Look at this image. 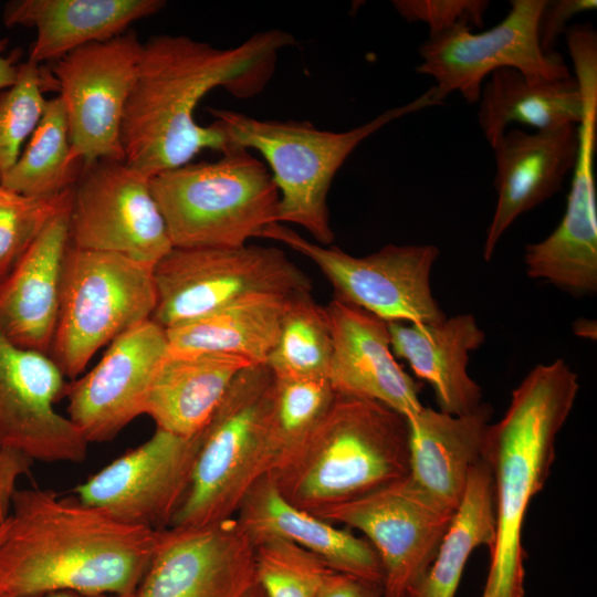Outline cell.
Masks as SVG:
<instances>
[{"mask_svg":"<svg viewBox=\"0 0 597 597\" xmlns=\"http://www.w3.org/2000/svg\"><path fill=\"white\" fill-rule=\"evenodd\" d=\"M287 32H260L219 49L186 35H155L143 43L121 130L124 161L147 178L191 163L205 149L222 153L227 140L212 123H197L198 103L222 86L238 97L261 92Z\"/></svg>","mask_w":597,"mask_h":597,"instance_id":"cell-1","label":"cell"},{"mask_svg":"<svg viewBox=\"0 0 597 597\" xmlns=\"http://www.w3.org/2000/svg\"><path fill=\"white\" fill-rule=\"evenodd\" d=\"M159 533L53 490L18 489L0 545V597H133Z\"/></svg>","mask_w":597,"mask_h":597,"instance_id":"cell-2","label":"cell"},{"mask_svg":"<svg viewBox=\"0 0 597 597\" xmlns=\"http://www.w3.org/2000/svg\"><path fill=\"white\" fill-rule=\"evenodd\" d=\"M579 389L563 359L535 366L513 390L503 418L490 425L484 457L494 480L496 535L482 597H524L522 528L544 486L556 438Z\"/></svg>","mask_w":597,"mask_h":597,"instance_id":"cell-3","label":"cell"},{"mask_svg":"<svg viewBox=\"0 0 597 597\" xmlns=\"http://www.w3.org/2000/svg\"><path fill=\"white\" fill-rule=\"evenodd\" d=\"M269 474L287 502L318 516L409 474L408 420L380 402L336 394L307 439Z\"/></svg>","mask_w":597,"mask_h":597,"instance_id":"cell-4","label":"cell"},{"mask_svg":"<svg viewBox=\"0 0 597 597\" xmlns=\"http://www.w3.org/2000/svg\"><path fill=\"white\" fill-rule=\"evenodd\" d=\"M434 105L439 103L431 87L412 102L345 132L318 129L308 122L258 119L227 109L209 108V113L226 137V149H253L265 159L279 190L276 223L297 224L318 244L331 245L334 232L327 195L338 169L381 127Z\"/></svg>","mask_w":597,"mask_h":597,"instance_id":"cell-5","label":"cell"},{"mask_svg":"<svg viewBox=\"0 0 597 597\" xmlns=\"http://www.w3.org/2000/svg\"><path fill=\"white\" fill-rule=\"evenodd\" d=\"M188 163L150 179L174 248H233L276 223L279 190L250 150Z\"/></svg>","mask_w":597,"mask_h":597,"instance_id":"cell-6","label":"cell"},{"mask_svg":"<svg viewBox=\"0 0 597 597\" xmlns=\"http://www.w3.org/2000/svg\"><path fill=\"white\" fill-rule=\"evenodd\" d=\"M275 377L265 364L243 368L202 429L185 499L169 527L233 517L248 491L274 468L269 418Z\"/></svg>","mask_w":597,"mask_h":597,"instance_id":"cell-7","label":"cell"},{"mask_svg":"<svg viewBox=\"0 0 597 597\" xmlns=\"http://www.w3.org/2000/svg\"><path fill=\"white\" fill-rule=\"evenodd\" d=\"M154 266L70 244L50 356L76 379L103 346L150 320L157 293Z\"/></svg>","mask_w":597,"mask_h":597,"instance_id":"cell-8","label":"cell"},{"mask_svg":"<svg viewBox=\"0 0 597 597\" xmlns=\"http://www.w3.org/2000/svg\"><path fill=\"white\" fill-rule=\"evenodd\" d=\"M151 320L168 328L241 298L311 292L310 279L275 247L172 248L153 269Z\"/></svg>","mask_w":597,"mask_h":597,"instance_id":"cell-9","label":"cell"},{"mask_svg":"<svg viewBox=\"0 0 597 597\" xmlns=\"http://www.w3.org/2000/svg\"><path fill=\"white\" fill-rule=\"evenodd\" d=\"M261 238L282 242L308 258L333 285L335 296L385 322L436 323L446 318L432 295L430 272L439 250L432 244H387L362 258L335 245L311 242L281 223Z\"/></svg>","mask_w":597,"mask_h":597,"instance_id":"cell-10","label":"cell"},{"mask_svg":"<svg viewBox=\"0 0 597 597\" xmlns=\"http://www.w3.org/2000/svg\"><path fill=\"white\" fill-rule=\"evenodd\" d=\"M546 0H512L506 17L495 27L474 33L459 24L429 36L419 48L420 74L433 77L434 100L441 104L458 92L469 103L479 101L484 80L494 71L511 67L533 81L564 80L570 75L558 52L545 53L537 23Z\"/></svg>","mask_w":597,"mask_h":597,"instance_id":"cell-11","label":"cell"},{"mask_svg":"<svg viewBox=\"0 0 597 597\" xmlns=\"http://www.w3.org/2000/svg\"><path fill=\"white\" fill-rule=\"evenodd\" d=\"M143 42L134 30L80 48L54 62L70 129L72 157L83 167L124 160L121 130Z\"/></svg>","mask_w":597,"mask_h":597,"instance_id":"cell-12","label":"cell"},{"mask_svg":"<svg viewBox=\"0 0 597 597\" xmlns=\"http://www.w3.org/2000/svg\"><path fill=\"white\" fill-rule=\"evenodd\" d=\"M70 244L150 266L174 248L150 179L111 159L82 169L72 193Z\"/></svg>","mask_w":597,"mask_h":597,"instance_id":"cell-13","label":"cell"},{"mask_svg":"<svg viewBox=\"0 0 597 597\" xmlns=\"http://www.w3.org/2000/svg\"><path fill=\"white\" fill-rule=\"evenodd\" d=\"M454 512L407 475L318 517L362 532L381 563L383 597H401L427 573Z\"/></svg>","mask_w":597,"mask_h":597,"instance_id":"cell-14","label":"cell"},{"mask_svg":"<svg viewBox=\"0 0 597 597\" xmlns=\"http://www.w3.org/2000/svg\"><path fill=\"white\" fill-rule=\"evenodd\" d=\"M202 430L180 437L156 428L75 489L76 499L139 527L166 530L189 489Z\"/></svg>","mask_w":597,"mask_h":597,"instance_id":"cell-15","label":"cell"},{"mask_svg":"<svg viewBox=\"0 0 597 597\" xmlns=\"http://www.w3.org/2000/svg\"><path fill=\"white\" fill-rule=\"evenodd\" d=\"M64 377L49 354L20 347L0 332V449L33 462L86 460L87 441L54 409Z\"/></svg>","mask_w":597,"mask_h":597,"instance_id":"cell-16","label":"cell"},{"mask_svg":"<svg viewBox=\"0 0 597 597\" xmlns=\"http://www.w3.org/2000/svg\"><path fill=\"white\" fill-rule=\"evenodd\" d=\"M255 583L254 545L233 516L160 531L133 597H244Z\"/></svg>","mask_w":597,"mask_h":597,"instance_id":"cell-17","label":"cell"},{"mask_svg":"<svg viewBox=\"0 0 597 597\" xmlns=\"http://www.w3.org/2000/svg\"><path fill=\"white\" fill-rule=\"evenodd\" d=\"M168 350L166 329L150 318L115 338L88 373L66 384L67 418L87 443L112 441L143 415Z\"/></svg>","mask_w":597,"mask_h":597,"instance_id":"cell-18","label":"cell"},{"mask_svg":"<svg viewBox=\"0 0 597 597\" xmlns=\"http://www.w3.org/2000/svg\"><path fill=\"white\" fill-rule=\"evenodd\" d=\"M596 132L597 98L587 97L565 213L548 237L527 244L524 253L530 277L549 282L574 296L597 291Z\"/></svg>","mask_w":597,"mask_h":597,"instance_id":"cell-19","label":"cell"},{"mask_svg":"<svg viewBox=\"0 0 597 597\" xmlns=\"http://www.w3.org/2000/svg\"><path fill=\"white\" fill-rule=\"evenodd\" d=\"M333 353L328 380L337 395L380 402L406 418L423 405L419 384L397 363L388 323L334 295L325 306Z\"/></svg>","mask_w":597,"mask_h":597,"instance_id":"cell-20","label":"cell"},{"mask_svg":"<svg viewBox=\"0 0 597 597\" xmlns=\"http://www.w3.org/2000/svg\"><path fill=\"white\" fill-rule=\"evenodd\" d=\"M578 146V125L533 133L511 128L491 144L498 201L483 245L485 261L491 260L498 242L521 214L562 189L576 165Z\"/></svg>","mask_w":597,"mask_h":597,"instance_id":"cell-21","label":"cell"},{"mask_svg":"<svg viewBox=\"0 0 597 597\" xmlns=\"http://www.w3.org/2000/svg\"><path fill=\"white\" fill-rule=\"evenodd\" d=\"M71 201L72 196L0 283V332L20 347L49 355L70 247Z\"/></svg>","mask_w":597,"mask_h":597,"instance_id":"cell-22","label":"cell"},{"mask_svg":"<svg viewBox=\"0 0 597 597\" xmlns=\"http://www.w3.org/2000/svg\"><path fill=\"white\" fill-rule=\"evenodd\" d=\"M234 517L253 545L270 537L286 540L335 572L383 584L380 559L366 538L287 502L269 473L248 491Z\"/></svg>","mask_w":597,"mask_h":597,"instance_id":"cell-23","label":"cell"},{"mask_svg":"<svg viewBox=\"0 0 597 597\" xmlns=\"http://www.w3.org/2000/svg\"><path fill=\"white\" fill-rule=\"evenodd\" d=\"M491 417L483 402L460 416L423 406L408 417L410 479L455 511L472 468L484 458Z\"/></svg>","mask_w":597,"mask_h":597,"instance_id":"cell-24","label":"cell"},{"mask_svg":"<svg viewBox=\"0 0 597 597\" xmlns=\"http://www.w3.org/2000/svg\"><path fill=\"white\" fill-rule=\"evenodd\" d=\"M165 6L163 0H13L2 17L9 28L35 30L29 60L41 65L121 35Z\"/></svg>","mask_w":597,"mask_h":597,"instance_id":"cell-25","label":"cell"},{"mask_svg":"<svg viewBox=\"0 0 597 597\" xmlns=\"http://www.w3.org/2000/svg\"><path fill=\"white\" fill-rule=\"evenodd\" d=\"M388 329L392 354L430 384L440 411L460 416L482 404L481 388L467 371L469 354L485 341L473 315L426 324L389 322Z\"/></svg>","mask_w":597,"mask_h":597,"instance_id":"cell-26","label":"cell"},{"mask_svg":"<svg viewBox=\"0 0 597 597\" xmlns=\"http://www.w3.org/2000/svg\"><path fill=\"white\" fill-rule=\"evenodd\" d=\"M247 359L216 353L168 350L146 395L143 415L156 428L192 437L208 423Z\"/></svg>","mask_w":597,"mask_h":597,"instance_id":"cell-27","label":"cell"},{"mask_svg":"<svg viewBox=\"0 0 597 597\" xmlns=\"http://www.w3.org/2000/svg\"><path fill=\"white\" fill-rule=\"evenodd\" d=\"M478 102V122L490 145L512 124L546 130L579 125L584 118L583 96L574 76L533 81L503 67L483 83Z\"/></svg>","mask_w":597,"mask_h":597,"instance_id":"cell-28","label":"cell"},{"mask_svg":"<svg viewBox=\"0 0 597 597\" xmlns=\"http://www.w3.org/2000/svg\"><path fill=\"white\" fill-rule=\"evenodd\" d=\"M291 296L251 295L205 316L165 328L169 349L239 356L265 364Z\"/></svg>","mask_w":597,"mask_h":597,"instance_id":"cell-29","label":"cell"},{"mask_svg":"<svg viewBox=\"0 0 597 597\" xmlns=\"http://www.w3.org/2000/svg\"><path fill=\"white\" fill-rule=\"evenodd\" d=\"M496 535L494 480L482 458L471 470L464 494L437 554L408 597H454L464 566L479 546L492 549Z\"/></svg>","mask_w":597,"mask_h":597,"instance_id":"cell-30","label":"cell"},{"mask_svg":"<svg viewBox=\"0 0 597 597\" xmlns=\"http://www.w3.org/2000/svg\"><path fill=\"white\" fill-rule=\"evenodd\" d=\"M82 169L72 157L65 109L55 96L48 100L40 123L0 185L28 197L50 198L73 188Z\"/></svg>","mask_w":597,"mask_h":597,"instance_id":"cell-31","label":"cell"},{"mask_svg":"<svg viewBox=\"0 0 597 597\" xmlns=\"http://www.w3.org/2000/svg\"><path fill=\"white\" fill-rule=\"evenodd\" d=\"M333 342L325 307L311 292L289 297L265 365L275 378H327Z\"/></svg>","mask_w":597,"mask_h":597,"instance_id":"cell-32","label":"cell"},{"mask_svg":"<svg viewBox=\"0 0 597 597\" xmlns=\"http://www.w3.org/2000/svg\"><path fill=\"white\" fill-rule=\"evenodd\" d=\"M335 396L327 378H275L269 418L273 470L307 439Z\"/></svg>","mask_w":597,"mask_h":597,"instance_id":"cell-33","label":"cell"},{"mask_svg":"<svg viewBox=\"0 0 597 597\" xmlns=\"http://www.w3.org/2000/svg\"><path fill=\"white\" fill-rule=\"evenodd\" d=\"M45 67L27 60L19 64L15 82L0 92V182L14 166L22 146L40 123L48 100V84L56 87Z\"/></svg>","mask_w":597,"mask_h":597,"instance_id":"cell-34","label":"cell"},{"mask_svg":"<svg viewBox=\"0 0 597 597\" xmlns=\"http://www.w3.org/2000/svg\"><path fill=\"white\" fill-rule=\"evenodd\" d=\"M255 579L266 597H316L331 569L296 544L270 537L254 544Z\"/></svg>","mask_w":597,"mask_h":597,"instance_id":"cell-35","label":"cell"},{"mask_svg":"<svg viewBox=\"0 0 597 597\" xmlns=\"http://www.w3.org/2000/svg\"><path fill=\"white\" fill-rule=\"evenodd\" d=\"M73 188L54 197L33 198L0 185V283L71 198Z\"/></svg>","mask_w":597,"mask_h":597,"instance_id":"cell-36","label":"cell"},{"mask_svg":"<svg viewBox=\"0 0 597 597\" xmlns=\"http://www.w3.org/2000/svg\"><path fill=\"white\" fill-rule=\"evenodd\" d=\"M407 22H422L429 36L441 34L459 24L483 27L490 4L485 0H396L391 2Z\"/></svg>","mask_w":597,"mask_h":597,"instance_id":"cell-37","label":"cell"},{"mask_svg":"<svg viewBox=\"0 0 597 597\" xmlns=\"http://www.w3.org/2000/svg\"><path fill=\"white\" fill-rule=\"evenodd\" d=\"M596 8V0H546L537 23L542 50L547 54L556 52L554 50L556 40L565 34L566 23L576 14L593 11Z\"/></svg>","mask_w":597,"mask_h":597,"instance_id":"cell-38","label":"cell"},{"mask_svg":"<svg viewBox=\"0 0 597 597\" xmlns=\"http://www.w3.org/2000/svg\"><path fill=\"white\" fill-rule=\"evenodd\" d=\"M33 461L17 451L0 449V525L10 516L20 478L30 473Z\"/></svg>","mask_w":597,"mask_h":597,"instance_id":"cell-39","label":"cell"},{"mask_svg":"<svg viewBox=\"0 0 597 597\" xmlns=\"http://www.w3.org/2000/svg\"><path fill=\"white\" fill-rule=\"evenodd\" d=\"M383 584L332 570L316 597H383Z\"/></svg>","mask_w":597,"mask_h":597,"instance_id":"cell-40","label":"cell"},{"mask_svg":"<svg viewBox=\"0 0 597 597\" xmlns=\"http://www.w3.org/2000/svg\"><path fill=\"white\" fill-rule=\"evenodd\" d=\"M8 44V38H0V92L13 85L19 73L17 55L14 53L4 55Z\"/></svg>","mask_w":597,"mask_h":597,"instance_id":"cell-41","label":"cell"},{"mask_svg":"<svg viewBox=\"0 0 597 597\" xmlns=\"http://www.w3.org/2000/svg\"><path fill=\"white\" fill-rule=\"evenodd\" d=\"M574 332L578 335L593 338V333L596 331H593V322L580 320L579 322H576Z\"/></svg>","mask_w":597,"mask_h":597,"instance_id":"cell-42","label":"cell"},{"mask_svg":"<svg viewBox=\"0 0 597 597\" xmlns=\"http://www.w3.org/2000/svg\"><path fill=\"white\" fill-rule=\"evenodd\" d=\"M41 597H87V596H83V595H78L74 593H67V591H60V593L48 594ZM97 597H119V596H97Z\"/></svg>","mask_w":597,"mask_h":597,"instance_id":"cell-43","label":"cell"},{"mask_svg":"<svg viewBox=\"0 0 597 597\" xmlns=\"http://www.w3.org/2000/svg\"><path fill=\"white\" fill-rule=\"evenodd\" d=\"M244 597H266L258 583L244 595Z\"/></svg>","mask_w":597,"mask_h":597,"instance_id":"cell-44","label":"cell"},{"mask_svg":"<svg viewBox=\"0 0 597 597\" xmlns=\"http://www.w3.org/2000/svg\"><path fill=\"white\" fill-rule=\"evenodd\" d=\"M8 526H9V519L3 524L0 525V545L4 540V536L8 531Z\"/></svg>","mask_w":597,"mask_h":597,"instance_id":"cell-45","label":"cell"},{"mask_svg":"<svg viewBox=\"0 0 597 597\" xmlns=\"http://www.w3.org/2000/svg\"><path fill=\"white\" fill-rule=\"evenodd\" d=\"M401 597H408V595L401 596Z\"/></svg>","mask_w":597,"mask_h":597,"instance_id":"cell-46","label":"cell"}]
</instances>
